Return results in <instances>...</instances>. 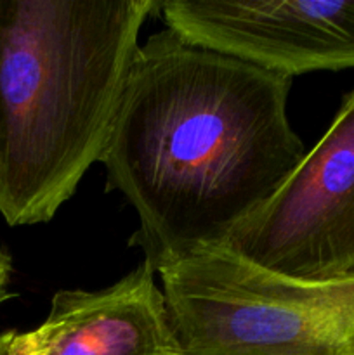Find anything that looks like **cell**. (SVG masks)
I'll return each instance as SVG.
<instances>
[{
	"instance_id": "9c48e42d",
	"label": "cell",
	"mask_w": 354,
	"mask_h": 355,
	"mask_svg": "<svg viewBox=\"0 0 354 355\" xmlns=\"http://www.w3.org/2000/svg\"><path fill=\"white\" fill-rule=\"evenodd\" d=\"M14 335H16V333H14V331L0 333V355H6L7 354V349H9V345H10V342H12Z\"/></svg>"
},
{
	"instance_id": "5b68a950",
	"label": "cell",
	"mask_w": 354,
	"mask_h": 355,
	"mask_svg": "<svg viewBox=\"0 0 354 355\" xmlns=\"http://www.w3.org/2000/svg\"><path fill=\"white\" fill-rule=\"evenodd\" d=\"M158 14L184 40L288 78L354 68V0H169Z\"/></svg>"
},
{
	"instance_id": "ba28073f",
	"label": "cell",
	"mask_w": 354,
	"mask_h": 355,
	"mask_svg": "<svg viewBox=\"0 0 354 355\" xmlns=\"http://www.w3.org/2000/svg\"><path fill=\"white\" fill-rule=\"evenodd\" d=\"M6 355H37L31 343L30 333H16Z\"/></svg>"
},
{
	"instance_id": "8992f818",
	"label": "cell",
	"mask_w": 354,
	"mask_h": 355,
	"mask_svg": "<svg viewBox=\"0 0 354 355\" xmlns=\"http://www.w3.org/2000/svg\"><path fill=\"white\" fill-rule=\"evenodd\" d=\"M155 270L141 262L97 291L61 290L30 338L37 355H183Z\"/></svg>"
},
{
	"instance_id": "3957f363",
	"label": "cell",
	"mask_w": 354,
	"mask_h": 355,
	"mask_svg": "<svg viewBox=\"0 0 354 355\" xmlns=\"http://www.w3.org/2000/svg\"><path fill=\"white\" fill-rule=\"evenodd\" d=\"M158 274L183 355H354V277L294 279L224 248Z\"/></svg>"
},
{
	"instance_id": "277c9868",
	"label": "cell",
	"mask_w": 354,
	"mask_h": 355,
	"mask_svg": "<svg viewBox=\"0 0 354 355\" xmlns=\"http://www.w3.org/2000/svg\"><path fill=\"white\" fill-rule=\"evenodd\" d=\"M221 248L294 279L354 277V89L318 144Z\"/></svg>"
},
{
	"instance_id": "52a82bcc",
	"label": "cell",
	"mask_w": 354,
	"mask_h": 355,
	"mask_svg": "<svg viewBox=\"0 0 354 355\" xmlns=\"http://www.w3.org/2000/svg\"><path fill=\"white\" fill-rule=\"evenodd\" d=\"M10 274H12V262L10 257L3 250H0V304L10 297L9 295V283Z\"/></svg>"
},
{
	"instance_id": "7a4b0ae2",
	"label": "cell",
	"mask_w": 354,
	"mask_h": 355,
	"mask_svg": "<svg viewBox=\"0 0 354 355\" xmlns=\"http://www.w3.org/2000/svg\"><path fill=\"white\" fill-rule=\"evenodd\" d=\"M160 0H0V217L51 222L106 146Z\"/></svg>"
},
{
	"instance_id": "6da1fadb",
	"label": "cell",
	"mask_w": 354,
	"mask_h": 355,
	"mask_svg": "<svg viewBox=\"0 0 354 355\" xmlns=\"http://www.w3.org/2000/svg\"><path fill=\"white\" fill-rule=\"evenodd\" d=\"M290 89L169 28L139 44L99 163L137 215L128 245L156 274L221 248L301 163Z\"/></svg>"
}]
</instances>
